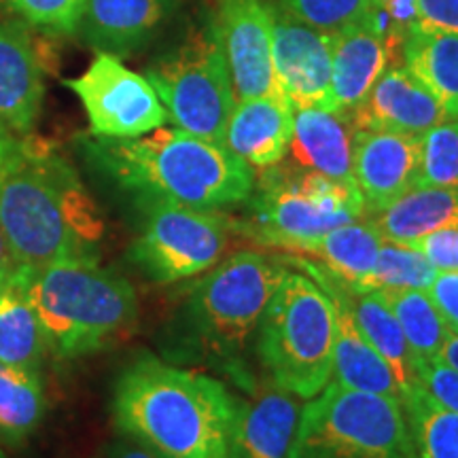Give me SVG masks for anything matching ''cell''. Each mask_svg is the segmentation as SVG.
<instances>
[{
    "instance_id": "6da1fadb",
    "label": "cell",
    "mask_w": 458,
    "mask_h": 458,
    "mask_svg": "<svg viewBox=\"0 0 458 458\" xmlns=\"http://www.w3.org/2000/svg\"><path fill=\"white\" fill-rule=\"evenodd\" d=\"M0 232L20 266L98 261L105 223L71 162L28 134L0 164Z\"/></svg>"
},
{
    "instance_id": "7a4b0ae2",
    "label": "cell",
    "mask_w": 458,
    "mask_h": 458,
    "mask_svg": "<svg viewBox=\"0 0 458 458\" xmlns=\"http://www.w3.org/2000/svg\"><path fill=\"white\" fill-rule=\"evenodd\" d=\"M238 399L216 377L140 354L117 377L114 425L157 458H227Z\"/></svg>"
},
{
    "instance_id": "3957f363",
    "label": "cell",
    "mask_w": 458,
    "mask_h": 458,
    "mask_svg": "<svg viewBox=\"0 0 458 458\" xmlns=\"http://www.w3.org/2000/svg\"><path fill=\"white\" fill-rule=\"evenodd\" d=\"M96 170L134 202H170L223 210L253 196L255 174L225 145L179 128H157L136 139H83Z\"/></svg>"
},
{
    "instance_id": "277c9868",
    "label": "cell",
    "mask_w": 458,
    "mask_h": 458,
    "mask_svg": "<svg viewBox=\"0 0 458 458\" xmlns=\"http://www.w3.org/2000/svg\"><path fill=\"white\" fill-rule=\"evenodd\" d=\"M286 274L278 257L238 250L189 289L174 320V352L249 385L246 357L267 301Z\"/></svg>"
},
{
    "instance_id": "5b68a950",
    "label": "cell",
    "mask_w": 458,
    "mask_h": 458,
    "mask_svg": "<svg viewBox=\"0 0 458 458\" xmlns=\"http://www.w3.org/2000/svg\"><path fill=\"white\" fill-rule=\"evenodd\" d=\"M17 276L37 310L47 351L60 359L102 351L134 327L139 317L134 286L100 261L20 266Z\"/></svg>"
},
{
    "instance_id": "8992f818",
    "label": "cell",
    "mask_w": 458,
    "mask_h": 458,
    "mask_svg": "<svg viewBox=\"0 0 458 458\" xmlns=\"http://www.w3.org/2000/svg\"><path fill=\"white\" fill-rule=\"evenodd\" d=\"M335 308L314 278L289 272L267 301L255 335L261 369L280 391L312 399L331 382Z\"/></svg>"
},
{
    "instance_id": "52a82bcc",
    "label": "cell",
    "mask_w": 458,
    "mask_h": 458,
    "mask_svg": "<svg viewBox=\"0 0 458 458\" xmlns=\"http://www.w3.org/2000/svg\"><path fill=\"white\" fill-rule=\"evenodd\" d=\"M246 202L249 219L233 221V229L284 257H300L331 229L368 216L354 182L325 179L284 159L263 170Z\"/></svg>"
},
{
    "instance_id": "ba28073f",
    "label": "cell",
    "mask_w": 458,
    "mask_h": 458,
    "mask_svg": "<svg viewBox=\"0 0 458 458\" xmlns=\"http://www.w3.org/2000/svg\"><path fill=\"white\" fill-rule=\"evenodd\" d=\"M291 458H420L399 401L329 382L301 408Z\"/></svg>"
},
{
    "instance_id": "9c48e42d",
    "label": "cell",
    "mask_w": 458,
    "mask_h": 458,
    "mask_svg": "<svg viewBox=\"0 0 458 458\" xmlns=\"http://www.w3.org/2000/svg\"><path fill=\"white\" fill-rule=\"evenodd\" d=\"M145 77L174 128L223 145L236 94L213 20L191 28L174 49L147 68Z\"/></svg>"
},
{
    "instance_id": "30bf717a",
    "label": "cell",
    "mask_w": 458,
    "mask_h": 458,
    "mask_svg": "<svg viewBox=\"0 0 458 458\" xmlns=\"http://www.w3.org/2000/svg\"><path fill=\"white\" fill-rule=\"evenodd\" d=\"M142 221L130 246V261L153 283L172 284L208 272L221 261L233 219L221 210L170 202H136Z\"/></svg>"
},
{
    "instance_id": "8fae6325",
    "label": "cell",
    "mask_w": 458,
    "mask_h": 458,
    "mask_svg": "<svg viewBox=\"0 0 458 458\" xmlns=\"http://www.w3.org/2000/svg\"><path fill=\"white\" fill-rule=\"evenodd\" d=\"M66 88L81 100L91 136L136 139L168 122L148 79L130 71L117 55L98 54L81 77L66 81Z\"/></svg>"
},
{
    "instance_id": "7c38bea8",
    "label": "cell",
    "mask_w": 458,
    "mask_h": 458,
    "mask_svg": "<svg viewBox=\"0 0 458 458\" xmlns=\"http://www.w3.org/2000/svg\"><path fill=\"white\" fill-rule=\"evenodd\" d=\"M236 100L278 96L272 66V13L263 0H216L213 17Z\"/></svg>"
},
{
    "instance_id": "4fadbf2b",
    "label": "cell",
    "mask_w": 458,
    "mask_h": 458,
    "mask_svg": "<svg viewBox=\"0 0 458 458\" xmlns=\"http://www.w3.org/2000/svg\"><path fill=\"white\" fill-rule=\"evenodd\" d=\"M272 13V66L280 96L293 108H327L334 37L301 24L284 9Z\"/></svg>"
},
{
    "instance_id": "5bb4252c",
    "label": "cell",
    "mask_w": 458,
    "mask_h": 458,
    "mask_svg": "<svg viewBox=\"0 0 458 458\" xmlns=\"http://www.w3.org/2000/svg\"><path fill=\"white\" fill-rule=\"evenodd\" d=\"M420 136L357 130L352 140V181L368 216L416 187Z\"/></svg>"
},
{
    "instance_id": "9a60e30c",
    "label": "cell",
    "mask_w": 458,
    "mask_h": 458,
    "mask_svg": "<svg viewBox=\"0 0 458 458\" xmlns=\"http://www.w3.org/2000/svg\"><path fill=\"white\" fill-rule=\"evenodd\" d=\"M348 117L354 130L422 136L450 114L408 68L391 64Z\"/></svg>"
},
{
    "instance_id": "2e32d148",
    "label": "cell",
    "mask_w": 458,
    "mask_h": 458,
    "mask_svg": "<svg viewBox=\"0 0 458 458\" xmlns=\"http://www.w3.org/2000/svg\"><path fill=\"white\" fill-rule=\"evenodd\" d=\"M286 261H295L312 274V278L323 286V291L331 297L335 308V346H334V374L331 382L351 391H363L371 394H382V397L394 399L403 405V397L394 380L391 368L386 360L376 352V348L365 340L363 334L357 329L354 320L344 303L340 291L327 274L320 272L314 263L303 257H284Z\"/></svg>"
},
{
    "instance_id": "e0dca14e",
    "label": "cell",
    "mask_w": 458,
    "mask_h": 458,
    "mask_svg": "<svg viewBox=\"0 0 458 458\" xmlns=\"http://www.w3.org/2000/svg\"><path fill=\"white\" fill-rule=\"evenodd\" d=\"M301 408L295 394L276 386L238 399L227 458H291Z\"/></svg>"
},
{
    "instance_id": "ac0fdd59",
    "label": "cell",
    "mask_w": 458,
    "mask_h": 458,
    "mask_svg": "<svg viewBox=\"0 0 458 458\" xmlns=\"http://www.w3.org/2000/svg\"><path fill=\"white\" fill-rule=\"evenodd\" d=\"M172 0H85L74 34L98 54L130 55L156 37Z\"/></svg>"
},
{
    "instance_id": "d6986e66",
    "label": "cell",
    "mask_w": 458,
    "mask_h": 458,
    "mask_svg": "<svg viewBox=\"0 0 458 458\" xmlns=\"http://www.w3.org/2000/svg\"><path fill=\"white\" fill-rule=\"evenodd\" d=\"M45 79L37 47L17 24H0V123L28 136L43 108Z\"/></svg>"
},
{
    "instance_id": "ffe728a7",
    "label": "cell",
    "mask_w": 458,
    "mask_h": 458,
    "mask_svg": "<svg viewBox=\"0 0 458 458\" xmlns=\"http://www.w3.org/2000/svg\"><path fill=\"white\" fill-rule=\"evenodd\" d=\"M401 45L371 24L354 26L334 37L329 111L351 113L368 96L380 74L393 64V51Z\"/></svg>"
},
{
    "instance_id": "44dd1931",
    "label": "cell",
    "mask_w": 458,
    "mask_h": 458,
    "mask_svg": "<svg viewBox=\"0 0 458 458\" xmlns=\"http://www.w3.org/2000/svg\"><path fill=\"white\" fill-rule=\"evenodd\" d=\"M354 125L346 113L329 108H295L289 164L337 182L352 181Z\"/></svg>"
},
{
    "instance_id": "7402d4cb",
    "label": "cell",
    "mask_w": 458,
    "mask_h": 458,
    "mask_svg": "<svg viewBox=\"0 0 458 458\" xmlns=\"http://www.w3.org/2000/svg\"><path fill=\"white\" fill-rule=\"evenodd\" d=\"M295 108L283 96L236 100L225 128V145L250 168H272L283 162L293 136Z\"/></svg>"
},
{
    "instance_id": "603a6c76",
    "label": "cell",
    "mask_w": 458,
    "mask_h": 458,
    "mask_svg": "<svg viewBox=\"0 0 458 458\" xmlns=\"http://www.w3.org/2000/svg\"><path fill=\"white\" fill-rule=\"evenodd\" d=\"M335 286L340 291L344 303L348 306V312H351L357 329L391 368L401 397L405 401L410 393H414L420 386V380H418L416 359L411 354L410 344L405 340L403 331H401L386 300L377 291H351L340 283H335Z\"/></svg>"
},
{
    "instance_id": "cb8c5ba5",
    "label": "cell",
    "mask_w": 458,
    "mask_h": 458,
    "mask_svg": "<svg viewBox=\"0 0 458 458\" xmlns=\"http://www.w3.org/2000/svg\"><path fill=\"white\" fill-rule=\"evenodd\" d=\"M369 221L385 242L416 246L428 233L458 229V191L416 185Z\"/></svg>"
},
{
    "instance_id": "d4e9b609",
    "label": "cell",
    "mask_w": 458,
    "mask_h": 458,
    "mask_svg": "<svg viewBox=\"0 0 458 458\" xmlns=\"http://www.w3.org/2000/svg\"><path fill=\"white\" fill-rule=\"evenodd\" d=\"M385 240L380 238L371 221H351L331 229L327 236L314 242L300 257L317 259L323 270L335 283L351 291H368L371 272H374L377 253Z\"/></svg>"
},
{
    "instance_id": "484cf974",
    "label": "cell",
    "mask_w": 458,
    "mask_h": 458,
    "mask_svg": "<svg viewBox=\"0 0 458 458\" xmlns=\"http://www.w3.org/2000/svg\"><path fill=\"white\" fill-rule=\"evenodd\" d=\"M403 66L458 117V34L414 26L401 41Z\"/></svg>"
},
{
    "instance_id": "4316f807",
    "label": "cell",
    "mask_w": 458,
    "mask_h": 458,
    "mask_svg": "<svg viewBox=\"0 0 458 458\" xmlns=\"http://www.w3.org/2000/svg\"><path fill=\"white\" fill-rule=\"evenodd\" d=\"M47 344L17 270L0 283V360L28 371L43 365Z\"/></svg>"
},
{
    "instance_id": "83f0119b",
    "label": "cell",
    "mask_w": 458,
    "mask_h": 458,
    "mask_svg": "<svg viewBox=\"0 0 458 458\" xmlns=\"http://www.w3.org/2000/svg\"><path fill=\"white\" fill-rule=\"evenodd\" d=\"M45 416V391L38 371L0 360V444L21 445Z\"/></svg>"
},
{
    "instance_id": "f1b7e54d",
    "label": "cell",
    "mask_w": 458,
    "mask_h": 458,
    "mask_svg": "<svg viewBox=\"0 0 458 458\" xmlns=\"http://www.w3.org/2000/svg\"><path fill=\"white\" fill-rule=\"evenodd\" d=\"M397 318L418 363L437 360L450 329L427 291H377Z\"/></svg>"
},
{
    "instance_id": "f546056e",
    "label": "cell",
    "mask_w": 458,
    "mask_h": 458,
    "mask_svg": "<svg viewBox=\"0 0 458 458\" xmlns=\"http://www.w3.org/2000/svg\"><path fill=\"white\" fill-rule=\"evenodd\" d=\"M403 411L420 458H458V414L418 386L403 401Z\"/></svg>"
},
{
    "instance_id": "4dcf8cb0",
    "label": "cell",
    "mask_w": 458,
    "mask_h": 458,
    "mask_svg": "<svg viewBox=\"0 0 458 458\" xmlns=\"http://www.w3.org/2000/svg\"><path fill=\"white\" fill-rule=\"evenodd\" d=\"M437 270L418 246L382 242L368 291H428Z\"/></svg>"
},
{
    "instance_id": "1f68e13d",
    "label": "cell",
    "mask_w": 458,
    "mask_h": 458,
    "mask_svg": "<svg viewBox=\"0 0 458 458\" xmlns=\"http://www.w3.org/2000/svg\"><path fill=\"white\" fill-rule=\"evenodd\" d=\"M416 185L458 191V117L445 119L420 136Z\"/></svg>"
},
{
    "instance_id": "d6a6232c",
    "label": "cell",
    "mask_w": 458,
    "mask_h": 458,
    "mask_svg": "<svg viewBox=\"0 0 458 458\" xmlns=\"http://www.w3.org/2000/svg\"><path fill=\"white\" fill-rule=\"evenodd\" d=\"M377 7L380 0H280V9L331 37L369 21Z\"/></svg>"
},
{
    "instance_id": "836d02e7",
    "label": "cell",
    "mask_w": 458,
    "mask_h": 458,
    "mask_svg": "<svg viewBox=\"0 0 458 458\" xmlns=\"http://www.w3.org/2000/svg\"><path fill=\"white\" fill-rule=\"evenodd\" d=\"M3 3L34 28L74 34L85 0H3Z\"/></svg>"
},
{
    "instance_id": "e575fe53",
    "label": "cell",
    "mask_w": 458,
    "mask_h": 458,
    "mask_svg": "<svg viewBox=\"0 0 458 458\" xmlns=\"http://www.w3.org/2000/svg\"><path fill=\"white\" fill-rule=\"evenodd\" d=\"M418 380L420 386L431 394L435 401L458 414V371L448 365L431 360V363H418Z\"/></svg>"
},
{
    "instance_id": "d590c367",
    "label": "cell",
    "mask_w": 458,
    "mask_h": 458,
    "mask_svg": "<svg viewBox=\"0 0 458 458\" xmlns=\"http://www.w3.org/2000/svg\"><path fill=\"white\" fill-rule=\"evenodd\" d=\"M416 246L437 272H458V229L428 233Z\"/></svg>"
},
{
    "instance_id": "8d00e7d4",
    "label": "cell",
    "mask_w": 458,
    "mask_h": 458,
    "mask_svg": "<svg viewBox=\"0 0 458 458\" xmlns=\"http://www.w3.org/2000/svg\"><path fill=\"white\" fill-rule=\"evenodd\" d=\"M450 331L458 334V272H437L427 291Z\"/></svg>"
},
{
    "instance_id": "74e56055",
    "label": "cell",
    "mask_w": 458,
    "mask_h": 458,
    "mask_svg": "<svg viewBox=\"0 0 458 458\" xmlns=\"http://www.w3.org/2000/svg\"><path fill=\"white\" fill-rule=\"evenodd\" d=\"M416 26L458 34V0H418Z\"/></svg>"
},
{
    "instance_id": "f35d334b",
    "label": "cell",
    "mask_w": 458,
    "mask_h": 458,
    "mask_svg": "<svg viewBox=\"0 0 458 458\" xmlns=\"http://www.w3.org/2000/svg\"><path fill=\"white\" fill-rule=\"evenodd\" d=\"M108 458H157L153 452H148L147 448H142L140 444L131 442H119L114 444L111 450H108Z\"/></svg>"
},
{
    "instance_id": "ab89813d",
    "label": "cell",
    "mask_w": 458,
    "mask_h": 458,
    "mask_svg": "<svg viewBox=\"0 0 458 458\" xmlns=\"http://www.w3.org/2000/svg\"><path fill=\"white\" fill-rule=\"evenodd\" d=\"M437 360H439V363L448 365L450 369L458 371V334H454V331H450L448 337H445L442 351H439Z\"/></svg>"
},
{
    "instance_id": "60d3db41",
    "label": "cell",
    "mask_w": 458,
    "mask_h": 458,
    "mask_svg": "<svg viewBox=\"0 0 458 458\" xmlns=\"http://www.w3.org/2000/svg\"><path fill=\"white\" fill-rule=\"evenodd\" d=\"M17 267H20V263L15 261L13 253H11L7 240H4L3 232H0V283H3L4 278H9L11 274H13Z\"/></svg>"
},
{
    "instance_id": "b9f144b4",
    "label": "cell",
    "mask_w": 458,
    "mask_h": 458,
    "mask_svg": "<svg viewBox=\"0 0 458 458\" xmlns=\"http://www.w3.org/2000/svg\"><path fill=\"white\" fill-rule=\"evenodd\" d=\"M15 136L11 134V131L4 128L3 123H0V164L4 162V157L9 156V151L11 148H13V145H15Z\"/></svg>"
},
{
    "instance_id": "7bdbcfd3",
    "label": "cell",
    "mask_w": 458,
    "mask_h": 458,
    "mask_svg": "<svg viewBox=\"0 0 458 458\" xmlns=\"http://www.w3.org/2000/svg\"><path fill=\"white\" fill-rule=\"evenodd\" d=\"M0 458H9V456H7V454H4V452H3V450H0Z\"/></svg>"
},
{
    "instance_id": "ee69618b",
    "label": "cell",
    "mask_w": 458,
    "mask_h": 458,
    "mask_svg": "<svg viewBox=\"0 0 458 458\" xmlns=\"http://www.w3.org/2000/svg\"><path fill=\"white\" fill-rule=\"evenodd\" d=\"M380 3H382V0H380Z\"/></svg>"
}]
</instances>
